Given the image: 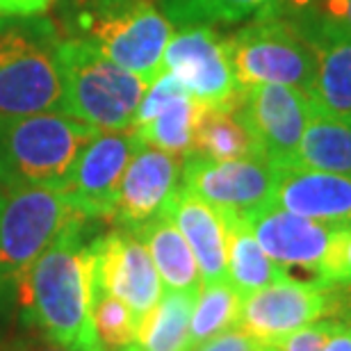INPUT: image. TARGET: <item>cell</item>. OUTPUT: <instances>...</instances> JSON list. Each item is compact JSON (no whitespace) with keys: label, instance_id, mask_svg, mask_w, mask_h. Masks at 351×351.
<instances>
[{"label":"cell","instance_id":"obj_1","mask_svg":"<svg viewBox=\"0 0 351 351\" xmlns=\"http://www.w3.org/2000/svg\"><path fill=\"white\" fill-rule=\"evenodd\" d=\"M85 217L73 219L23 274L16 299L23 319L73 351H103L91 322V242Z\"/></svg>","mask_w":351,"mask_h":351},{"label":"cell","instance_id":"obj_2","mask_svg":"<svg viewBox=\"0 0 351 351\" xmlns=\"http://www.w3.org/2000/svg\"><path fill=\"white\" fill-rule=\"evenodd\" d=\"M55 25L146 82L160 75L173 34V23L153 0H60Z\"/></svg>","mask_w":351,"mask_h":351},{"label":"cell","instance_id":"obj_3","mask_svg":"<svg viewBox=\"0 0 351 351\" xmlns=\"http://www.w3.org/2000/svg\"><path fill=\"white\" fill-rule=\"evenodd\" d=\"M96 135V128L60 110L0 117V189H62Z\"/></svg>","mask_w":351,"mask_h":351},{"label":"cell","instance_id":"obj_4","mask_svg":"<svg viewBox=\"0 0 351 351\" xmlns=\"http://www.w3.org/2000/svg\"><path fill=\"white\" fill-rule=\"evenodd\" d=\"M60 44L53 19L0 16V117L60 110Z\"/></svg>","mask_w":351,"mask_h":351},{"label":"cell","instance_id":"obj_5","mask_svg":"<svg viewBox=\"0 0 351 351\" xmlns=\"http://www.w3.org/2000/svg\"><path fill=\"white\" fill-rule=\"evenodd\" d=\"M60 80V112L98 132L130 130L144 91L151 85L82 39H62Z\"/></svg>","mask_w":351,"mask_h":351},{"label":"cell","instance_id":"obj_6","mask_svg":"<svg viewBox=\"0 0 351 351\" xmlns=\"http://www.w3.org/2000/svg\"><path fill=\"white\" fill-rule=\"evenodd\" d=\"M230 64L242 89L283 85L301 89L311 98L315 85V51L306 21L287 16L276 3L226 39Z\"/></svg>","mask_w":351,"mask_h":351},{"label":"cell","instance_id":"obj_7","mask_svg":"<svg viewBox=\"0 0 351 351\" xmlns=\"http://www.w3.org/2000/svg\"><path fill=\"white\" fill-rule=\"evenodd\" d=\"M78 213L55 187L0 189V301Z\"/></svg>","mask_w":351,"mask_h":351},{"label":"cell","instance_id":"obj_8","mask_svg":"<svg viewBox=\"0 0 351 351\" xmlns=\"http://www.w3.org/2000/svg\"><path fill=\"white\" fill-rule=\"evenodd\" d=\"M171 73L203 108H237L242 87L235 78L226 39L210 25H180L165 48L160 73Z\"/></svg>","mask_w":351,"mask_h":351},{"label":"cell","instance_id":"obj_9","mask_svg":"<svg viewBox=\"0 0 351 351\" xmlns=\"http://www.w3.org/2000/svg\"><path fill=\"white\" fill-rule=\"evenodd\" d=\"M335 306L333 287L287 276L242 297L237 328L274 347L299 328L335 315Z\"/></svg>","mask_w":351,"mask_h":351},{"label":"cell","instance_id":"obj_10","mask_svg":"<svg viewBox=\"0 0 351 351\" xmlns=\"http://www.w3.org/2000/svg\"><path fill=\"white\" fill-rule=\"evenodd\" d=\"M276 167L267 158L213 160L201 153L182 158L180 187L228 213L247 215L271 203Z\"/></svg>","mask_w":351,"mask_h":351},{"label":"cell","instance_id":"obj_11","mask_svg":"<svg viewBox=\"0 0 351 351\" xmlns=\"http://www.w3.org/2000/svg\"><path fill=\"white\" fill-rule=\"evenodd\" d=\"M91 280L114 294L142 322L162 297V280L144 242L128 228L91 240Z\"/></svg>","mask_w":351,"mask_h":351},{"label":"cell","instance_id":"obj_12","mask_svg":"<svg viewBox=\"0 0 351 351\" xmlns=\"http://www.w3.org/2000/svg\"><path fill=\"white\" fill-rule=\"evenodd\" d=\"M237 110L258 151L274 167L290 162L315 112L308 94L283 85H256L242 89Z\"/></svg>","mask_w":351,"mask_h":351},{"label":"cell","instance_id":"obj_13","mask_svg":"<svg viewBox=\"0 0 351 351\" xmlns=\"http://www.w3.org/2000/svg\"><path fill=\"white\" fill-rule=\"evenodd\" d=\"M137 146L135 132L121 130L98 132L80 151L66 185L62 187L75 213L85 219H110L123 171Z\"/></svg>","mask_w":351,"mask_h":351},{"label":"cell","instance_id":"obj_14","mask_svg":"<svg viewBox=\"0 0 351 351\" xmlns=\"http://www.w3.org/2000/svg\"><path fill=\"white\" fill-rule=\"evenodd\" d=\"M242 217L247 219L258 244L274 263L285 267L287 271L292 267L304 269L317 283L340 230H345L287 213L274 203H267Z\"/></svg>","mask_w":351,"mask_h":351},{"label":"cell","instance_id":"obj_15","mask_svg":"<svg viewBox=\"0 0 351 351\" xmlns=\"http://www.w3.org/2000/svg\"><path fill=\"white\" fill-rule=\"evenodd\" d=\"M180 173L182 158L139 142L123 171L110 219L119 228L135 230L165 213L180 187Z\"/></svg>","mask_w":351,"mask_h":351},{"label":"cell","instance_id":"obj_16","mask_svg":"<svg viewBox=\"0 0 351 351\" xmlns=\"http://www.w3.org/2000/svg\"><path fill=\"white\" fill-rule=\"evenodd\" d=\"M201 112L203 105L196 103L171 73L162 71L146 87L130 130L139 142L187 158L194 153Z\"/></svg>","mask_w":351,"mask_h":351},{"label":"cell","instance_id":"obj_17","mask_svg":"<svg viewBox=\"0 0 351 351\" xmlns=\"http://www.w3.org/2000/svg\"><path fill=\"white\" fill-rule=\"evenodd\" d=\"M271 203L326 226L351 228V176L276 167Z\"/></svg>","mask_w":351,"mask_h":351},{"label":"cell","instance_id":"obj_18","mask_svg":"<svg viewBox=\"0 0 351 351\" xmlns=\"http://www.w3.org/2000/svg\"><path fill=\"white\" fill-rule=\"evenodd\" d=\"M315 51V85L311 103L315 112L351 117V27L335 16L306 21Z\"/></svg>","mask_w":351,"mask_h":351},{"label":"cell","instance_id":"obj_19","mask_svg":"<svg viewBox=\"0 0 351 351\" xmlns=\"http://www.w3.org/2000/svg\"><path fill=\"white\" fill-rule=\"evenodd\" d=\"M167 215L178 226L182 237L199 263L203 283H217L228 278L226 267V215L223 210L210 206L196 194L178 187L171 196Z\"/></svg>","mask_w":351,"mask_h":351},{"label":"cell","instance_id":"obj_20","mask_svg":"<svg viewBox=\"0 0 351 351\" xmlns=\"http://www.w3.org/2000/svg\"><path fill=\"white\" fill-rule=\"evenodd\" d=\"M132 233L149 249L151 261L156 265L165 290L199 294V290L203 287L199 263H196L192 249H189V244L182 237L178 226L167 215V210L158 217H153L151 221L142 223Z\"/></svg>","mask_w":351,"mask_h":351},{"label":"cell","instance_id":"obj_21","mask_svg":"<svg viewBox=\"0 0 351 351\" xmlns=\"http://www.w3.org/2000/svg\"><path fill=\"white\" fill-rule=\"evenodd\" d=\"M226 215V267L228 280L242 297L290 276V271L274 263L251 233L247 219L237 213Z\"/></svg>","mask_w":351,"mask_h":351},{"label":"cell","instance_id":"obj_22","mask_svg":"<svg viewBox=\"0 0 351 351\" xmlns=\"http://www.w3.org/2000/svg\"><path fill=\"white\" fill-rule=\"evenodd\" d=\"M283 167L351 176V117L313 112L297 151Z\"/></svg>","mask_w":351,"mask_h":351},{"label":"cell","instance_id":"obj_23","mask_svg":"<svg viewBox=\"0 0 351 351\" xmlns=\"http://www.w3.org/2000/svg\"><path fill=\"white\" fill-rule=\"evenodd\" d=\"M196 294L165 290L156 308L139 322L137 338L125 351H189V319Z\"/></svg>","mask_w":351,"mask_h":351},{"label":"cell","instance_id":"obj_24","mask_svg":"<svg viewBox=\"0 0 351 351\" xmlns=\"http://www.w3.org/2000/svg\"><path fill=\"white\" fill-rule=\"evenodd\" d=\"M194 153L213 160L265 158L237 108H203L196 125Z\"/></svg>","mask_w":351,"mask_h":351},{"label":"cell","instance_id":"obj_25","mask_svg":"<svg viewBox=\"0 0 351 351\" xmlns=\"http://www.w3.org/2000/svg\"><path fill=\"white\" fill-rule=\"evenodd\" d=\"M242 294L230 285V280L203 283L194 299L192 319H189V349L235 328L240 322Z\"/></svg>","mask_w":351,"mask_h":351},{"label":"cell","instance_id":"obj_26","mask_svg":"<svg viewBox=\"0 0 351 351\" xmlns=\"http://www.w3.org/2000/svg\"><path fill=\"white\" fill-rule=\"evenodd\" d=\"M167 19L176 25H215L237 23L276 0H160Z\"/></svg>","mask_w":351,"mask_h":351},{"label":"cell","instance_id":"obj_27","mask_svg":"<svg viewBox=\"0 0 351 351\" xmlns=\"http://www.w3.org/2000/svg\"><path fill=\"white\" fill-rule=\"evenodd\" d=\"M91 322L103 351H125L137 338L139 322L132 311L91 280Z\"/></svg>","mask_w":351,"mask_h":351},{"label":"cell","instance_id":"obj_28","mask_svg":"<svg viewBox=\"0 0 351 351\" xmlns=\"http://www.w3.org/2000/svg\"><path fill=\"white\" fill-rule=\"evenodd\" d=\"M319 283L326 287L351 285V228L340 230L324 269H322Z\"/></svg>","mask_w":351,"mask_h":351},{"label":"cell","instance_id":"obj_29","mask_svg":"<svg viewBox=\"0 0 351 351\" xmlns=\"http://www.w3.org/2000/svg\"><path fill=\"white\" fill-rule=\"evenodd\" d=\"M331 328V319H319L311 326H304L292 335H287L278 345L269 347L271 351H324V342Z\"/></svg>","mask_w":351,"mask_h":351},{"label":"cell","instance_id":"obj_30","mask_svg":"<svg viewBox=\"0 0 351 351\" xmlns=\"http://www.w3.org/2000/svg\"><path fill=\"white\" fill-rule=\"evenodd\" d=\"M189 351H271V349L267 347L265 342L254 338V335H249L247 331L235 326L206 342H201V345H196Z\"/></svg>","mask_w":351,"mask_h":351},{"label":"cell","instance_id":"obj_31","mask_svg":"<svg viewBox=\"0 0 351 351\" xmlns=\"http://www.w3.org/2000/svg\"><path fill=\"white\" fill-rule=\"evenodd\" d=\"M55 0H0V16H37Z\"/></svg>","mask_w":351,"mask_h":351},{"label":"cell","instance_id":"obj_32","mask_svg":"<svg viewBox=\"0 0 351 351\" xmlns=\"http://www.w3.org/2000/svg\"><path fill=\"white\" fill-rule=\"evenodd\" d=\"M324 351H351V324L342 319H331Z\"/></svg>","mask_w":351,"mask_h":351},{"label":"cell","instance_id":"obj_33","mask_svg":"<svg viewBox=\"0 0 351 351\" xmlns=\"http://www.w3.org/2000/svg\"><path fill=\"white\" fill-rule=\"evenodd\" d=\"M7 351H73V349H66L58 345V342L48 340V338H19L14 340L10 347H7Z\"/></svg>","mask_w":351,"mask_h":351},{"label":"cell","instance_id":"obj_34","mask_svg":"<svg viewBox=\"0 0 351 351\" xmlns=\"http://www.w3.org/2000/svg\"><path fill=\"white\" fill-rule=\"evenodd\" d=\"M333 16L340 19L342 23H347L351 27V0H328Z\"/></svg>","mask_w":351,"mask_h":351},{"label":"cell","instance_id":"obj_35","mask_svg":"<svg viewBox=\"0 0 351 351\" xmlns=\"http://www.w3.org/2000/svg\"><path fill=\"white\" fill-rule=\"evenodd\" d=\"M333 292H335V304H338V306L351 304V285H340V287H333ZM338 306H335V311H338Z\"/></svg>","mask_w":351,"mask_h":351},{"label":"cell","instance_id":"obj_36","mask_svg":"<svg viewBox=\"0 0 351 351\" xmlns=\"http://www.w3.org/2000/svg\"><path fill=\"white\" fill-rule=\"evenodd\" d=\"M335 317H340L342 322H347V324H351V304L338 306V311H335Z\"/></svg>","mask_w":351,"mask_h":351}]
</instances>
